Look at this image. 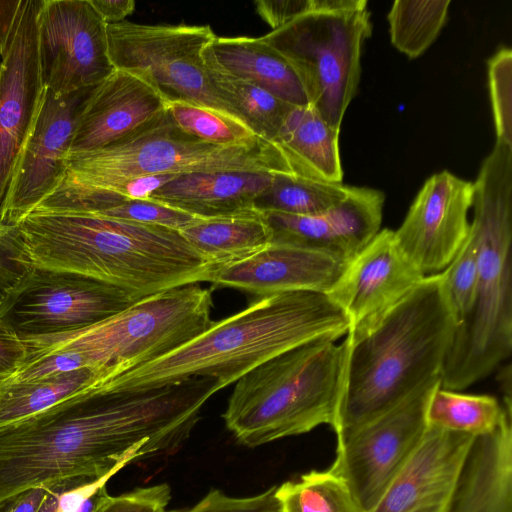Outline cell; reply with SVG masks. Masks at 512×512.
<instances>
[{"label": "cell", "instance_id": "obj_38", "mask_svg": "<svg viewBox=\"0 0 512 512\" xmlns=\"http://www.w3.org/2000/svg\"><path fill=\"white\" fill-rule=\"evenodd\" d=\"M367 4L366 0H258L255 9L276 30L311 12L364 9Z\"/></svg>", "mask_w": 512, "mask_h": 512}, {"label": "cell", "instance_id": "obj_6", "mask_svg": "<svg viewBox=\"0 0 512 512\" xmlns=\"http://www.w3.org/2000/svg\"><path fill=\"white\" fill-rule=\"evenodd\" d=\"M335 341L296 346L236 382L223 419L238 442L256 447L322 424L334 429L345 359L343 342Z\"/></svg>", "mask_w": 512, "mask_h": 512}, {"label": "cell", "instance_id": "obj_20", "mask_svg": "<svg viewBox=\"0 0 512 512\" xmlns=\"http://www.w3.org/2000/svg\"><path fill=\"white\" fill-rule=\"evenodd\" d=\"M473 438L428 426L417 449L368 512H447Z\"/></svg>", "mask_w": 512, "mask_h": 512}, {"label": "cell", "instance_id": "obj_16", "mask_svg": "<svg viewBox=\"0 0 512 512\" xmlns=\"http://www.w3.org/2000/svg\"><path fill=\"white\" fill-rule=\"evenodd\" d=\"M424 277L386 228L346 264L326 295L348 318L346 336L354 337L376 325Z\"/></svg>", "mask_w": 512, "mask_h": 512}, {"label": "cell", "instance_id": "obj_2", "mask_svg": "<svg viewBox=\"0 0 512 512\" xmlns=\"http://www.w3.org/2000/svg\"><path fill=\"white\" fill-rule=\"evenodd\" d=\"M35 267L82 274L143 298L210 282L217 268L177 230L92 214L31 212L18 224Z\"/></svg>", "mask_w": 512, "mask_h": 512}, {"label": "cell", "instance_id": "obj_22", "mask_svg": "<svg viewBox=\"0 0 512 512\" xmlns=\"http://www.w3.org/2000/svg\"><path fill=\"white\" fill-rule=\"evenodd\" d=\"M511 400L498 426L474 436L460 466L447 512H512Z\"/></svg>", "mask_w": 512, "mask_h": 512}, {"label": "cell", "instance_id": "obj_11", "mask_svg": "<svg viewBox=\"0 0 512 512\" xmlns=\"http://www.w3.org/2000/svg\"><path fill=\"white\" fill-rule=\"evenodd\" d=\"M139 299L89 276L34 267L2 307L0 317L32 345L90 328Z\"/></svg>", "mask_w": 512, "mask_h": 512}, {"label": "cell", "instance_id": "obj_42", "mask_svg": "<svg viewBox=\"0 0 512 512\" xmlns=\"http://www.w3.org/2000/svg\"><path fill=\"white\" fill-rule=\"evenodd\" d=\"M27 357V345L0 317V383L13 377Z\"/></svg>", "mask_w": 512, "mask_h": 512}, {"label": "cell", "instance_id": "obj_7", "mask_svg": "<svg viewBox=\"0 0 512 512\" xmlns=\"http://www.w3.org/2000/svg\"><path fill=\"white\" fill-rule=\"evenodd\" d=\"M221 171L294 174L276 142L258 137L226 146L210 144L183 132L166 111L125 140L69 155L60 183L45 200L102 189L141 175Z\"/></svg>", "mask_w": 512, "mask_h": 512}, {"label": "cell", "instance_id": "obj_3", "mask_svg": "<svg viewBox=\"0 0 512 512\" xmlns=\"http://www.w3.org/2000/svg\"><path fill=\"white\" fill-rule=\"evenodd\" d=\"M348 329L347 316L325 293L273 294L213 322L174 351L98 384L112 392H137L208 377L223 389L282 352L320 338L337 340Z\"/></svg>", "mask_w": 512, "mask_h": 512}, {"label": "cell", "instance_id": "obj_1", "mask_svg": "<svg viewBox=\"0 0 512 512\" xmlns=\"http://www.w3.org/2000/svg\"><path fill=\"white\" fill-rule=\"evenodd\" d=\"M219 390L208 377L137 392L96 383L0 431V508L34 487L95 480L131 462L172 454Z\"/></svg>", "mask_w": 512, "mask_h": 512}, {"label": "cell", "instance_id": "obj_27", "mask_svg": "<svg viewBox=\"0 0 512 512\" xmlns=\"http://www.w3.org/2000/svg\"><path fill=\"white\" fill-rule=\"evenodd\" d=\"M103 368H82L48 376L0 383V431L94 386L106 378Z\"/></svg>", "mask_w": 512, "mask_h": 512}, {"label": "cell", "instance_id": "obj_33", "mask_svg": "<svg viewBox=\"0 0 512 512\" xmlns=\"http://www.w3.org/2000/svg\"><path fill=\"white\" fill-rule=\"evenodd\" d=\"M167 112L183 132L210 144L226 146L259 137L240 119L197 104L170 101Z\"/></svg>", "mask_w": 512, "mask_h": 512}, {"label": "cell", "instance_id": "obj_5", "mask_svg": "<svg viewBox=\"0 0 512 512\" xmlns=\"http://www.w3.org/2000/svg\"><path fill=\"white\" fill-rule=\"evenodd\" d=\"M472 207L479 280L441 371V388L453 391L487 377L512 351V146L496 139L473 182Z\"/></svg>", "mask_w": 512, "mask_h": 512}, {"label": "cell", "instance_id": "obj_36", "mask_svg": "<svg viewBox=\"0 0 512 512\" xmlns=\"http://www.w3.org/2000/svg\"><path fill=\"white\" fill-rule=\"evenodd\" d=\"M35 266L30 261L16 225L0 230V310Z\"/></svg>", "mask_w": 512, "mask_h": 512}, {"label": "cell", "instance_id": "obj_14", "mask_svg": "<svg viewBox=\"0 0 512 512\" xmlns=\"http://www.w3.org/2000/svg\"><path fill=\"white\" fill-rule=\"evenodd\" d=\"M92 88L64 96L44 88L36 119L16 159L0 204L2 224H18L60 183L78 114Z\"/></svg>", "mask_w": 512, "mask_h": 512}, {"label": "cell", "instance_id": "obj_46", "mask_svg": "<svg viewBox=\"0 0 512 512\" xmlns=\"http://www.w3.org/2000/svg\"><path fill=\"white\" fill-rule=\"evenodd\" d=\"M87 481H91V480L71 479V480L59 481L57 483L47 486L48 490H47L46 497L37 512H56L60 494L68 488L74 487L76 485H79V484L87 482Z\"/></svg>", "mask_w": 512, "mask_h": 512}, {"label": "cell", "instance_id": "obj_19", "mask_svg": "<svg viewBox=\"0 0 512 512\" xmlns=\"http://www.w3.org/2000/svg\"><path fill=\"white\" fill-rule=\"evenodd\" d=\"M167 108L168 101L143 76L114 69L85 99L69 155L125 140L160 118Z\"/></svg>", "mask_w": 512, "mask_h": 512}, {"label": "cell", "instance_id": "obj_41", "mask_svg": "<svg viewBox=\"0 0 512 512\" xmlns=\"http://www.w3.org/2000/svg\"><path fill=\"white\" fill-rule=\"evenodd\" d=\"M122 468H116L101 478L64 490L58 499L56 512H94L108 494L106 483Z\"/></svg>", "mask_w": 512, "mask_h": 512}, {"label": "cell", "instance_id": "obj_8", "mask_svg": "<svg viewBox=\"0 0 512 512\" xmlns=\"http://www.w3.org/2000/svg\"><path fill=\"white\" fill-rule=\"evenodd\" d=\"M212 295L199 283L171 288L134 302L80 332L27 345L28 358L53 350L78 353L106 378L156 360L188 343L212 324Z\"/></svg>", "mask_w": 512, "mask_h": 512}, {"label": "cell", "instance_id": "obj_40", "mask_svg": "<svg viewBox=\"0 0 512 512\" xmlns=\"http://www.w3.org/2000/svg\"><path fill=\"white\" fill-rule=\"evenodd\" d=\"M170 499L169 485L160 483L119 496L107 494L94 512H166Z\"/></svg>", "mask_w": 512, "mask_h": 512}, {"label": "cell", "instance_id": "obj_48", "mask_svg": "<svg viewBox=\"0 0 512 512\" xmlns=\"http://www.w3.org/2000/svg\"><path fill=\"white\" fill-rule=\"evenodd\" d=\"M0 65H1V58H0Z\"/></svg>", "mask_w": 512, "mask_h": 512}, {"label": "cell", "instance_id": "obj_13", "mask_svg": "<svg viewBox=\"0 0 512 512\" xmlns=\"http://www.w3.org/2000/svg\"><path fill=\"white\" fill-rule=\"evenodd\" d=\"M37 30L43 85L55 95L92 88L114 71L107 24L90 0H42Z\"/></svg>", "mask_w": 512, "mask_h": 512}, {"label": "cell", "instance_id": "obj_43", "mask_svg": "<svg viewBox=\"0 0 512 512\" xmlns=\"http://www.w3.org/2000/svg\"><path fill=\"white\" fill-rule=\"evenodd\" d=\"M22 0H0V58L10 44Z\"/></svg>", "mask_w": 512, "mask_h": 512}, {"label": "cell", "instance_id": "obj_26", "mask_svg": "<svg viewBox=\"0 0 512 512\" xmlns=\"http://www.w3.org/2000/svg\"><path fill=\"white\" fill-rule=\"evenodd\" d=\"M216 267L245 260L270 244L267 224L256 209L214 218H199L179 231Z\"/></svg>", "mask_w": 512, "mask_h": 512}, {"label": "cell", "instance_id": "obj_34", "mask_svg": "<svg viewBox=\"0 0 512 512\" xmlns=\"http://www.w3.org/2000/svg\"><path fill=\"white\" fill-rule=\"evenodd\" d=\"M443 274L447 301L457 326L472 309L479 280L477 243L470 230Z\"/></svg>", "mask_w": 512, "mask_h": 512}, {"label": "cell", "instance_id": "obj_29", "mask_svg": "<svg viewBox=\"0 0 512 512\" xmlns=\"http://www.w3.org/2000/svg\"><path fill=\"white\" fill-rule=\"evenodd\" d=\"M491 395L463 394L438 386L432 393L427 410L428 426L477 436L494 430L501 422L506 402Z\"/></svg>", "mask_w": 512, "mask_h": 512}, {"label": "cell", "instance_id": "obj_4", "mask_svg": "<svg viewBox=\"0 0 512 512\" xmlns=\"http://www.w3.org/2000/svg\"><path fill=\"white\" fill-rule=\"evenodd\" d=\"M455 328L442 271L425 276L372 328L346 336L336 436L441 377Z\"/></svg>", "mask_w": 512, "mask_h": 512}, {"label": "cell", "instance_id": "obj_28", "mask_svg": "<svg viewBox=\"0 0 512 512\" xmlns=\"http://www.w3.org/2000/svg\"><path fill=\"white\" fill-rule=\"evenodd\" d=\"M205 67L210 86L217 96L256 135L273 142L293 105L211 64L205 62Z\"/></svg>", "mask_w": 512, "mask_h": 512}, {"label": "cell", "instance_id": "obj_24", "mask_svg": "<svg viewBox=\"0 0 512 512\" xmlns=\"http://www.w3.org/2000/svg\"><path fill=\"white\" fill-rule=\"evenodd\" d=\"M204 61L250 81L293 106L309 105L299 77L288 61L260 38L215 37Z\"/></svg>", "mask_w": 512, "mask_h": 512}, {"label": "cell", "instance_id": "obj_9", "mask_svg": "<svg viewBox=\"0 0 512 512\" xmlns=\"http://www.w3.org/2000/svg\"><path fill=\"white\" fill-rule=\"evenodd\" d=\"M367 8L302 15L261 39L292 66L308 103L331 127L340 126L361 75V52L371 36Z\"/></svg>", "mask_w": 512, "mask_h": 512}, {"label": "cell", "instance_id": "obj_25", "mask_svg": "<svg viewBox=\"0 0 512 512\" xmlns=\"http://www.w3.org/2000/svg\"><path fill=\"white\" fill-rule=\"evenodd\" d=\"M339 131L312 106H293L273 142L295 175L341 183Z\"/></svg>", "mask_w": 512, "mask_h": 512}, {"label": "cell", "instance_id": "obj_17", "mask_svg": "<svg viewBox=\"0 0 512 512\" xmlns=\"http://www.w3.org/2000/svg\"><path fill=\"white\" fill-rule=\"evenodd\" d=\"M42 0H22L0 65V204L43 94L37 16Z\"/></svg>", "mask_w": 512, "mask_h": 512}, {"label": "cell", "instance_id": "obj_10", "mask_svg": "<svg viewBox=\"0 0 512 512\" xmlns=\"http://www.w3.org/2000/svg\"><path fill=\"white\" fill-rule=\"evenodd\" d=\"M215 37L209 25H151L127 20L107 24L108 54L114 69L143 76L168 102L185 101L240 119L217 96L207 77L203 52Z\"/></svg>", "mask_w": 512, "mask_h": 512}, {"label": "cell", "instance_id": "obj_18", "mask_svg": "<svg viewBox=\"0 0 512 512\" xmlns=\"http://www.w3.org/2000/svg\"><path fill=\"white\" fill-rule=\"evenodd\" d=\"M385 195L369 187L352 186L338 204L312 215L259 211L271 241L317 251L348 263L380 231Z\"/></svg>", "mask_w": 512, "mask_h": 512}, {"label": "cell", "instance_id": "obj_21", "mask_svg": "<svg viewBox=\"0 0 512 512\" xmlns=\"http://www.w3.org/2000/svg\"><path fill=\"white\" fill-rule=\"evenodd\" d=\"M346 264L317 251L270 243L245 260L217 267L210 283L259 298L295 291L326 294Z\"/></svg>", "mask_w": 512, "mask_h": 512}, {"label": "cell", "instance_id": "obj_32", "mask_svg": "<svg viewBox=\"0 0 512 512\" xmlns=\"http://www.w3.org/2000/svg\"><path fill=\"white\" fill-rule=\"evenodd\" d=\"M450 3V0L394 1L387 15L393 46L410 59L422 55L445 25Z\"/></svg>", "mask_w": 512, "mask_h": 512}, {"label": "cell", "instance_id": "obj_31", "mask_svg": "<svg viewBox=\"0 0 512 512\" xmlns=\"http://www.w3.org/2000/svg\"><path fill=\"white\" fill-rule=\"evenodd\" d=\"M280 512H363L347 482L330 468L276 487Z\"/></svg>", "mask_w": 512, "mask_h": 512}, {"label": "cell", "instance_id": "obj_15", "mask_svg": "<svg viewBox=\"0 0 512 512\" xmlns=\"http://www.w3.org/2000/svg\"><path fill=\"white\" fill-rule=\"evenodd\" d=\"M473 182L444 170L429 177L394 231L396 243L424 275L446 269L468 237Z\"/></svg>", "mask_w": 512, "mask_h": 512}, {"label": "cell", "instance_id": "obj_12", "mask_svg": "<svg viewBox=\"0 0 512 512\" xmlns=\"http://www.w3.org/2000/svg\"><path fill=\"white\" fill-rule=\"evenodd\" d=\"M441 377L424 383L396 406L337 435L330 469L348 484L363 512L378 501L420 444L427 428L426 410Z\"/></svg>", "mask_w": 512, "mask_h": 512}, {"label": "cell", "instance_id": "obj_39", "mask_svg": "<svg viewBox=\"0 0 512 512\" xmlns=\"http://www.w3.org/2000/svg\"><path fill=\"white\" fill-rule=\"evenodd\" d=\"M275 491L273 486L253 496L236 497L211 489L193 506L166 512H280Z\"/></svg>", "mask_w": 512, "mask_h": 512}, {"label": "cell", "instance_id": "obj_47", "mask_svg": "<svg viewBox=\"0 0 512 512\" xmlns=\"http://www.w3.org/2000/svg\"><path fill=\"white\" fill-rule=\"evenodd\" d=\"M1 227H2V223L0 222V230H1Z\"/></svg>", "mask_w": 512, "mask_h": 512}, {"label": "cell", "instance_id": "obj_30", "mask_svg": "<svg viewBox=\"0 0 512 512\" xmlns=\"http://www.w3.org/2000/svg\"><path fill=\"white\" fill-rule=\"evenodd\" d=\"M352 186L295 174L275 172L254 208L292 215H312L341 202Z\"/></svg>", "mask_w": 512, "mask_h": 512}, {"label": "cell", "instance_id": "obj_37", "mask_svg": "<svg viewBox=\"0 0 512 512\" xmlns=\"http://www.w3.org/2000/svg\"><path fill=\"white\" fill-rule=\"evenodd\" d=\"M92 215L156 225L177 231L199 219L189 213L150 199L125 200Z\"/></svg>", "mask_w": 512, "mask_h": 512}, {"label": "cell", "instance_id": "obj_45", "mask_svg": "<svg viewBox=\"0 0 512 512\" xmlns=\"http://www.w3.org/2000/svg\"><path fill=\"white\" fill-rule=\"evenodd\" d=\"M106 24L124 21L135 9L133 0H90Z\"/></svg>", "mask_w": 512, "mask_h": 512}, {"label": "cell", "instance_id": "obj_23", "mask_svg": "<svg viewBox=\"0 0 512 512\" xmlns=\"http://www.w3.org/2000/svg\"><path fill=\"white\" fill-rule=\"evenodd\" d=\"M272 175L242 171L183 174L148 199L198 218L239 214L255 209L254 202L268 187Z\"/></svg>", "mask_w": 512, "mask_h": 512}, {"label": "cell", "instance_id": "obj_35", "mask_svg": "<svg viewBox=\"0 0 512 512\" xmlns=\"http://www.w3.org/2000/svg\"><path fill=\"white\" fill-rule=\"evenodd\" d=\"M496 139L512 146V51L499 49L488 61Z\"/></svg>", "mask_w": 512, "mask_h": 512}, {"label": "cell", "instance_id": "obj_44", "mask_svg": "<svg viewBox=\"0 0 512 512\" xmlns=\"http://www.w3.org/2000/svg\"><path fill=\"white\" fill-rule=\"evenodd\" d=\"M47 486L28 489L8 501L0 512H37L47 494Z\"/></svg>", "mask_w": 512, "mask_h": 512}]
</instances>
